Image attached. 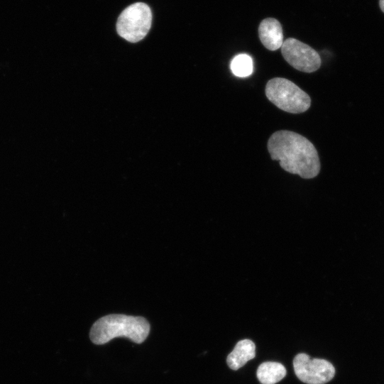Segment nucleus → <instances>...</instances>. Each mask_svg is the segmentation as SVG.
<instances>
[{"label": "nucleus", "mask_w": 384, "mask_h": 384, "mask_svg": "<svg viewBox=\"0 0 384 384\" xmlns=\"http://www.w3.org/2000/svg\"><path fill=\"white\" fill-rule=\"evenodd\" d=\"M268 150L273 160L280 162L285 171L309 180L320 172L317 149L306 138L288 131L273 133L268 142Z\"/></svg>", "instance_id": "obj_1"}, {"label": "nucleus", "mask_w": 384, "mask_h": 384, "mask_svg": "<svg viewBox=\"0 0 384 384\" xmlns=\"http://www.w3.org/2000/svg\"><path fill=\"white\" fill-rule=\"evenodd\" d=\"M150 331V325L143 317L126 314H109L97 320L92 327L90 338L98 345L124 336L136 344L146 341Z\"/></svg>", "instance_id": "obj_2"}, {"label": "nucleus", "mask_w": 384, "mask_h": 384, "mask_svg": "<svg viewBox=\"0 0 384 384\" xmlns=\"http://www.w3.org/2000/svg\"><path fill=\"white\" fill-rule=\"evenodd\" d=\"M268 99L280 110L300 114L307 111L311 106L309 96L293 82L283 78H274L265 87Z\"/></svg>", "instance_id": "obj_3"}, {"label": "nucleus", "mask_w": 384, "mask_h": 384, "mask_svg": "<svg viewBox=\"0 0 384 384\" xmlns=\"http://www.w3.org/2000/svg\"><path fill=\"white\" fill-rule=\"evenodd\" d=\"M153 22V13L146 4L138 3L127 8L117 23V32L131 43L143 40L148 34Z\"/></svg>", "instance_id": "obj_4"}, {"label": "nucleus", "mask_w": 384, "mask_h": 384, "mask_svg": "<svg viewBox=\"0 0 384 384\" xmlns=\"http://www.w3.org/2000/svg\"><path fill=\"white\" fill-rule=\"evenodd\" d=\"M297 377L307 384H324L335 375L334 366L327 360L311 358L306 353H299L293 360Z\"/></svg>", "instance_id": "obj_5"}, {"label": "nucleus", "mask_w": 384, "mask_h": 384, "mask_svg": "<svg viewBox=\"0 0 384 384\" xmlns=\"http://www.w3.org/2000/svg\"><path fill=\"white\" fill-rule=\"evenodd\" d=\"M285 60L295 70L304 73L317 71L322 64L319 55L305 43L290 38L286 40L281 48Z\"/></svg>", "instance_id": "obj_6"}, {"label": "nucleus", "mask_w": 384, "mask_h": 384, "mask_svg": "<svg viewBox=\"0 0 384 384\" xmlns=\"http://www.w3.org/2000/svg\"><path fill=\"white\" fill-rule=\"evenodd\" d=\"M258 35L263 45L270 51H276L283 45L282 28L275 19L268 18L262 21L258 28Z\"/></svg>", "instance_id": "obj_7"}, {"label": "nucleus", "mask_w": 384, "mask_h": 384, "mask_svg": "<svg viewBox=\"0 0 384 384\" xmlns=\"http://www.w3.org/2000/svg\"><path fill=\"white\" fill-rule=\"evenodd\" d=\"M256 357V345L250 339L239 341L227 357V364L236 371Z\"/></svg>", "instance_id": "obj_8"}, {"label": "nucleus", "mask_w": 384, "mask_h": 384, "mask_svg": "<svg viewBox=\"0 0 384 384\" xmlns=\"http://www.w3.org/2000/svg\"><path fill=\"white\" fill-rule=\"evenodd\" d=\"M286 374L285 367L275 361L262 363L257 370V377L262 384H275L284 378Z\"/></svg>", "instance_id": "obj_9"}, {"label": "nucleus", "mask_w": 384, "mask_h": 384, "mask_svg": "<svg viewBox=\"0 0 384 384\" xmlns=\"http://www.w3.org/2000/svg\"><path fill=\"white\" fill-rule=\"evenodd\" d=\"M231 68L233 74L241 78L247 77L253 72V61L247 55H239L232 60Z\"/></svg>", "instance_id": "obj_10"}, {"label": "nucleus", "mask_w": 384, "mask_h": 384, "mask_svg": "<svg viewBox=\"0 0 384 384\" xmlns=\"http://www.w3.org/2000/svg\"><path fill=\"white\" fill-rule=\"evenodd\" d=\"M379 5L382 12L384 13V0H380Z\"/></svg>", "instance_id": "obj_11"}]
</instances>
